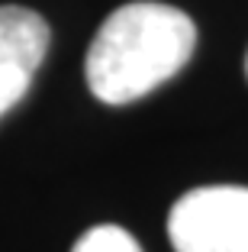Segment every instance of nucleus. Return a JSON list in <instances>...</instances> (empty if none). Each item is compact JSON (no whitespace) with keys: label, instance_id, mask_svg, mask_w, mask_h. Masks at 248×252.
<instances>
[{"label":"nucleus","instance_id":"nucleus-4","mask_svg":"<svg viewBox=\"0 0 248 252\" xmlns=\"http://www.w3.org/2000/svg\"><path fill=\"white\" fill-rule=\"evenodd\" d=\"M71 252H142V249H139V243L132 239V233H126L123 226L100 223V226H90V230L74 243Z\"/></svg>","mask_w":248,"mask_h":252},{"label":"nucleus","instance_id":"nucleus-3","mask_svg":"<svg viewBox=\"0 0 248 252\" xmlns=\"http://www.w3.org/2000/svg\"><path fill=\"white\" fill-rule=\"evenodd\" d=\"M49 52V23L26 7H0V120L29 91Z\"/></svg>","mask_w":248,"mask_h":252},{"label":"nucleus","instance_id":"nucleus-1","mask_svg":"<svg viewBox=\"0 0 248 252\" xmlns=\"http://www.w3.org/2000/svg\"><path fill=\"white\" fill-rule=\"evenodd\" d=\"M197 26L184 10L136 0L113 10L84 59V78L97 100L132 104L152 94L190 62Z\"/></svg>","mask_w":248,"mask_h":252},{"label":"nucleus","instance_id":"nucleus-2","mask_svg":"<svg viewBox=\"0 0 248 252\" xmlns=\"http://www.w3.org/2000/svg\"><path fill=\"white\" fill-rule=\"evenodd\" d=\"M174 252H248V188L187 191L168 214Z\"/></svg>","mask_w":248,"mask_h":252},{"label":"nucleus","instance_id":"nucleus-5","mask_svg":"<svg viewBox=\"0 0 248 252\" xmlns=\"http://www.w3.org/2000/svg\"><path fill=\"white\" fill-rule=\"evenodd\" d=\"M245 74H248V59H245Z\"/></svg>","mask_w":248,"mask_h":252}]
</instances>
